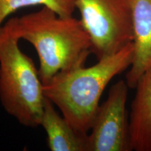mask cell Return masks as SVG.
<instances>
[{
  "mask_svg": "<svg viewBox=\"0 0 151 151\" xmlns=\"http://www.w3.org/2000/svg\"><path fill=\"white\" fill-rule=\"evenodd\" d=\"M47 6L60 16H73L75 0H0V29L8 17L19 9L30 6Z\"/></svg>",
  "mask_w": 151,
  "mask_h": 151,
  "instance_id": "obj_9",
  "label": "cell"
},
{
  "mask_svg": "<svg viewBox=\"0 0 151 151\" xmlns=\"http://www.w3.org/2000/svg\"><path fill=\"white\" fill-rule=\"evenodd\" d=\"M14 20L18 37L31 43L37 52L43 84L58 73L83 67L92 53L89 35L81 20L73 16H60L43 6Z\"/></svg>",
  "mask_w": 151,
  "mask_h": 151,
  "instance_id": "obj_1",
  "label": "cell"
},
{
  "mask_svg": "<svg viewBox=\"0 0 151 151\" xmlns=\"http://www.w3.org/2000/svg\"><path fill=\"white\" fill-rule=\"evenodd\" d=\"M129 116L132 150L151 151V67L139 78Z\"/></svg>",
  "mask_w": 151,
  "mask_h": 151,
  "instance_id": "obj_7",
  "label": "cell"
},
{
  "mask_svg": "<svg viewBox=\"0 0 151 151\" xmlns=\"http://www.w3.org/2000/svg\"><path fill=\"white\" fill-rule=\"evenodd\" d=\"M97 60L133 41L132 0H75Z\"/></svg>",
  "mask_w": 151,
  "mask_h": 151,
  "instance_id": "obj_4",
  "label": "cell"
},
{
  "mask_svg": "<svg viewBox=\"0 0 151 151\" xmlns=\"http://www.w3.org/2000/svg\"><path fill=\"white\" fill-rule=\"evenodd\" d=\"M54 104L45 97L40 126L47 135L51 151H88V134L78 131L60 116Z\"/></svg>",
  "mask_w": 151,
  "mask_h": 151,
  "instance_id": "obj_8",
  "label": "cell"
},
{
  "mask_svg": "<svg viewBox=\"0 0 151 151\" xmlns=\"http://www.w3.org/2000/svg\"><path fill=\"white\" fill-rule=\"evenodd\" d=\"M133 55L130 43L91 67L58 73L43 84V94L76 129L88 133L105 88L114 77L129 69Z\"/></svg>",
  "mask_w": 151,
  "mask_h": 151,
  "instance_id": "obj_2",
  "label": "cell"
},
{
  "mask_svg": "<svg viewBox=\"0 0 151 151\" xmlns=\"http://www.w3.org/2000/svg\"><path fill=\"white\" fill-rule=\"evenodd\" d=\"M129 89L120 80L109 90L99 105L88 134V151H131L127 100Z\"/></svg>",
  "mask_w": 151,
  "mask_h": 151,
  "instance_id": "obj_5",
  "label": "cell"
},
{
  "mask_svg": "<svg viewBox=\"0 0 151 151\" xmlns=\"http://www.w3.org/2000/svg\"><path fill=\"white\" fill-rule=\"evenodd\" d=\"M14 18L0 29V101L22 125L40 126L45 95L39 69L19 47Z\"/></svg>",
  "mask_w": 151,
  "mask_h": 151,
  "instance_id": "obj_3",
  "label": "cell"
},
{
  "mask_svg": "<svg viewBox=\"0 0 151 151\" xmlns=\"http://www.w3.org/2000/svg\"><path fill=\"white\" fill-rule=\"evenodd\" d=\"M132 22L134 55L125 81L129 88H135L151 67V0H132Z\"/></svg>",
  "mask_w": 151,
  "mask_h": 151,
  "instance_id": "obj_6",
  "label": "cell"
}]
</instances>
